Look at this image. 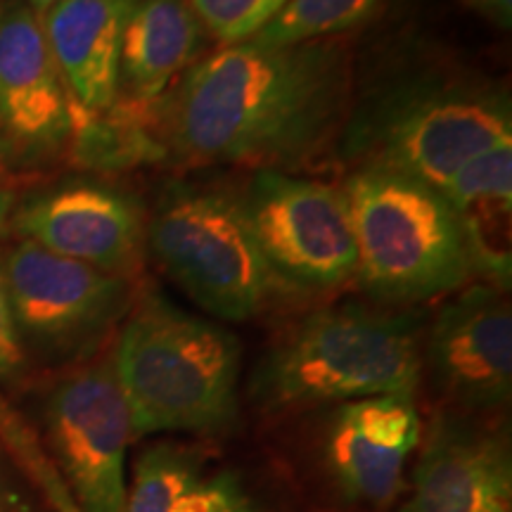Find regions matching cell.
<instances>
[{
    "label": "cell",
    "instance_id": "obj_1",
    "mask_svg": "<svg viewBox=\"0 0 512 512\" xmlns=\"http://www.w3.org/2000/svg\"><path fill=\"white\" fill-rule=\"evenodd\" d=\"M349 64L325 41H242L197 60L169 95L171 150L195 162L292 166L342 124Z\"/></svg>",
    "mask_w": 512,
    "mask_h": 512
},
{
    "label": "cell",
    "instance_id": "obj_2",
    "mask_svg": "<svg viewBox=\"0 0 512 512\" xmlns=\"http://www.w3.org/2000/svg\"><path fill=\"white\" fill-rule=\"evenodd\" d=\"M133 439L219 434L238 418L240 342L157 292L131 304L112 351Z\"/></svg>",
    "mask_w": 512,
    "mask_h": 512
},
{
    "label": "cell",
    "instance_id": "obj_3",
    "mask_svg": "<svg viewBox=\"0 0 512 512\" xmlns=\"http://www.w3.org/2000/svg\"><path fill=\"white\" fill-rule=\"evenodd\" d=\"M503 140H512L505 88L470 76L418 74L363 102L342 145L356 169L392 171L441 190Z\"/></svg>",
    "mask_w": 512,
    "mask_h": 512
},
{
    "label": "cell",
    "instance_id": "obj_4",
    "mask_svg": "<svg viewBox=\"0 0 512 512\" xmlns=\"http://www.w3.org/2000/svg\"><path fill=\"white\" fill-rule=\"evenodd\" d=\"M422 373L418 318L337 304L309 313L280 337L254 377V396L271 411L415 396Z\"/></svg>",
    "mask_w": 512,
    "mask_h": 512
},
{
    "label": "cell",
    "instance_id": "obj_5",
    "mask_svg": "<svg viewBox=\"0 0 512 512\" xmlns=\"http://www.w3.org/2000/svg\"><path fill=\"white\" fill-rule=\"evenodd\" d=\"M356 240L358 285L387 304H418L470 285L465 238L444 192L380 169L344 183Z\"/></svg>",
    "mask_w": 512,
    "mask_h": 512
},
{
    "label": "cell",
    "instance_id": "obj_6",
    "mask_svg": "<svg viewBox=\"0 0 512 512\" xmlns=\"http://www.w3.org/2000/svg\"><path fill=\"white\" fill-rule=\"evenodd\" d=\"M145 242L192 302L221 320L259 316L275 287L240 197L226 190L169 188L147 221Z\"/></svg>",
    "mask_w": 512,
    "mask_h": 512
},
{
    "label": "cell",
    "instance_id": "obj_7",
    "mask_svg": "<svg viewBox=\"0 0 512 512\" xmlns=\"http://www.w3.org/2000/svg\"><path fill=\"white\" fill-rule=\"evenodd\" d=\"M238 197L275 285L328 292L356 278L354 226L342 188L256 169Z\"/></svg>",
    "mask_w": 512,
    "mask_h": 512
},
{
    "label": "cell",
    "instance_id": "obj_8",
    "mask_svg": "<svg viewBox=\"0 0 512 512\" xmlns=\"http://www.w3.org/2000/svg\"><path fill=\"white\" fill-rule=\"evenodd\" d=\"M12 316L24 349L67 358L88 351L133 304L126 275L53 254L22 240L3 259Z\"/></svg>",
    "mask_w": 512,
    "mask_h": 512
},
{
    "label": "cell",
    "instance_id": "obj_9",
    "mask_svg": "<svg viewBox=\"0 0 512 512\" xmlns=\"http://www.w3.org/2000/svg\"><path fill=\"white\" fill-rule=\"evenodd\" d=\"M53 463L83 512H124L131 415L112 356L55 384L46 401Z\"/></svg>",
    "mask_w": 512,
    "mask_h": 512
},
{
    "label": "cell",
    "instance_id": "obj_10",
    "mask_svg": "<svg viewBox=\"0 0 512 512\" xmlns=\"http://www.w3.org/2000/svg\"><path fill=\"white\" fill-rule=\"evenodd\" d=\"M451 411L486 415L512 396V309L489 283L460 287L434 313L422 339V370Z\"/></svg>",
    "mask_w": 512,
    "mask_h": 512
},
{
    "label": "cell",
    "instance_id": "obj_11",
    "mask_svg": "<svg viewBox=\"0 0 512 512\" xmlns=\"http://www.w3.org/2000/svg\"><path fill=\"white\" fill-rule=\"evenodd\" d=\"M415 451L411 494L396 512H512V451L501 425L444 411Z\"/></svg>",
    "mask_w": 512,
    "mask_h": 512
},
{
    "label": "cell",
    "instance_id": "obj_12",
    "mask_svg": "<svg viewBox=\"0 0 512 512\" xmlns=\"http://www.w3.org/2000/svg\"><path fill=\"white\" fill-rule=\"evenodd\" d=\"M12 221L22 240L117 275L138 266L147 226L138 200L100 183L41 192Z\"/></svg>",
    "mask_w": 512,
    "mask_h": 512
},
{
    "label": "cell",
    "instance_id": "obj_13",
    "mask_svg": "<svg viewBox=\"0 0 512 512\" xmlns=\"http://www.w3.org/2000/svg\"><path fill=\"white\" fill-rule=\"evenodd\" d=\"M0 133L24 155H46L72 138V100L27 0L0 17Z\"/></svg>",
    "mask_w": 512,
    "mask_h": 512
},
{
    "label": "cell",
    "instance_id": "obj_14",
    "mask_svg": "<svg viewBox=\"0 0 512 512\" xmlns=\"http://www.w3.org/2000/svg\"><path fill=\"white\" fill-rule=\"evenodd\" d=\"M420 434L415 396L339 403L325 434V463L337 489L361 505L392 503Z\"/></svg>",
    "mask_w": 512,
    "mask_h": 512
},
{
    "label": "cell",
    "instance_id": "obj_15",
    "mask_svg": "<svg viewBox=\"0 0 512 512\" xmlns=\"http://www.w3.org/2000/svg\"><path fill=\"white\" fill-rule=\"evenodd\" d=\"M136 0H62L41 12L72 110L100 114L117 102L119 53Z\"/></svg>",
    "mask_w": 512,
    "mask_h": 512
},
{
    "label": "cell",
    "instance_id": "obj_16",
    "mask_svg": "<svg viewBox=\"0 0 512 512\" xmlns=\"http://www.w3.org/2000/svg\"><path fill=\"white\" fill-rule=\"evenodd\" d=\"M465 238L472 275L510 290L512 278V140L467 162L444 188Z\"/></svg>",
    "mask_w": 512,
    "mask_h": 512
},
{
    "label": "cell",
    "instance_id": "obj_17",
    "mask_svg": "<svg viewBox=\"0 0 512 512\" xmlns=\"http://www.w3.org/2000/svg\"><path fill=\"white\" fill-rule=\"evenodd\" d=\"M204 27L188 0H136L119 53V95L155 102L197 62Z\"/></svg>",
    "mask_w": 512,
    "mask_h": 512
},
{
    "label": "cell",
    "instance_id": "obj_18",
    "mask_svg": "<svg viewBox=\"0 0 512 512\" xmlns=\"http://www.w3.org/2000/svg\"><path fill=\"white\" fill-rule=\"evenodd\" d=\"M204 458L195 446L157 441L136 460L133 482L126 486L124 512H171L178 498L204 479Z\"/></svg>",
    "mask_w": 512,
    "mask_h": 512
},
{
    "label": "cell",
    "instance_id": "obj_19",
    "mask_svg": "<svg viewBox=\"0 0 512 512\" xmlns=\"http://www.w3.org/2000/svg\"><path fill=\"white\" fill-rule=\"evenodd\" d=\"M384 0H292L252 41L264 46H297L325 41L363 24Z\"/></svg>",
    "mask_w": 512,
    "mask_h": 512
},
{
    "label": "cell",
    "instance_id": "obj_20",
    "mask_svg": "<svg viewBox=\"0 0 512 512\" xmlns=\"http://www.w3.org/2000/svg\"><path fill=\"white\" fill-rule=\"evenodd\" d=\"M0 444L8 448L10 456L41 489V494L48 498L55 512H83L34 430L3 399H0Z\"/></svg>",
    "mask_w": 512,
    "mask_h": 512
},
{
    "label": "cell",
    "instance_id": "obj_21",
    "mask_svg": "<svg viewBox=\"0 0 512 512\" xmlns=\"http://www.w3.org/2000/svg\"><path fill=\"white\" fill-rule=\"evenodd\" d=\"M204 31L223 46L252 41L292 0H188Z\"/></svg>",
    "mask_w": 512,
    "mask_h": 512
},
{
    "label": "cell",
    "instance_id": "obj_22",
    "mask_svg": "<svg viewBox=\"0 0 512 512\" xmlns=\"http://www.w3.org/2000/svg\"><path fill=\"white\" fill-rule=\"evenodd\" d=\"M27 366V349L19 337L15 316H12L8 285H5L3 259H0V380L12 382Z\"/></svg>",
    "mask_w": 512,
    "mask_h": 512
},
{
    "label": "cell",
    "instance_id": "obj_23",
    "mask_svg": "<svg viewBox=\"0 0 512 512\" xmlns=\"http://www.w3.org/2000/svg\"><path fill=\"white\" fill-rule=\"evenodd\" d=\"M465 3L494 22L498 29L508 31L512 27V0H465Z\"/></svg>",
    "mask_w": 512,
    "mask_h": 512
},
{
    "label": "cell",
    "instance_id": "obj_24",
    "mask_svg": "<svg viewBox=\"0 0 512 512\" xmlns=\"http://www.w3.org/2000/svg\"><path fill=\"white\" fill-rule=\"evenodd\" d=\"M0 512H31L29 498L22 494L15 479L0 465Z\"/></svg>",
    "mask_w": 512,
    "mask_h": 512
},
{
    "label": "cell",
    "instance_id": "obj_25",
    "mask_svg": "<svg viewBox=\"0 0 512 512\" xmlns=\"http://www.w3.org/2000/svg\"><path fill=\"white\" fill-rule=\"evenodd\" d=\"M223 512H261V510L256 508L252 496H249L247 491L242 489V484L238 482V484H235L233 494H230V501H228L226 510H223Z\"/></svg>",
    "mask_w": 512,
    "mask_h": 512
},
{
    "label": "cell",
    "instance_id": "obj_26",
    "mask_svg": "<svg viewBox=\"0 0 512 512\" xmlns=\"http://www.w3.org/2000/svg\"><path fill=\"white\" fill-rule=\"evenodd\" d=\"M10 211H12V192L0 185V233H3L5 223L10 219Z\"/></svg>",
    "mask_w": 512,
    "mask_h": 512
},
{
    "label": "cell",
    "instance_id": "obj_27",
    "mask_svg": "<svg viewBox=\"0 0 512 512\" xmlns=\"http://www.w3.org/2000/svg\"><path fill=\"white\" fill-rule=\"evenodd\" d=\"M27 3H29L31 8H34L36 12H43V10L53 8V5H57V3H62V0H27Z\"/></svg>",
    "mask_w": 512,
    "mask_h": 512
},
{
    "label": "cell",
    "instance_id": "obj_28",
    "mask_svg": "<svg viewBox=\"0 0 512 512\" xmlns=\"http://www.w3.org/2000/svg\"><path fill=\"white\" fill-rule=\"evenodd\" d=\"M3 8H5V0H0V17H3Z\"/></svg>",
    "mask_w": 512,
    "mask_h": 512
}]
</instances>
